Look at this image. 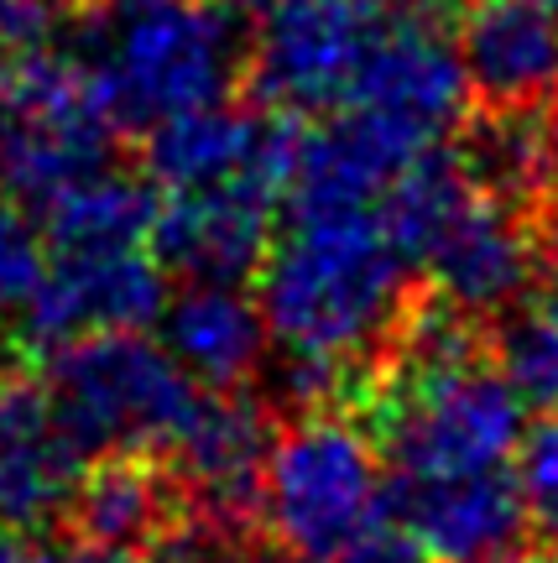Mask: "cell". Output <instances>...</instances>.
Here are the masks:
<instances>
[{
  "mask_svg": "<svg viewBox=\"0 0 558 563\" xmlns=\"http://www.w3.org/2000/svg\"><path fill=\"white\" fill-rule=\"evenodd\" d=\"M26 563H146V553H131V548H105L89 543V538H58V543L26 553Z\"/></svg>",
  "mask_w": 558,
  "mask_h": 563,
  "instance_id": "cell-27",
  "label": "cell"
},
{
  "mask_svg": "<svg viewBox=\"0 0 558 563\" xmlns=\"http://www.w3.org/2000/svg\"><path fill=\"white\" fill-rule=\"evenodd\" d=\"M512 481H517V496L527 506V522L558 543V412H543L517 439Z\"/></svg>",
  "mask_w": 558,
  "mask_h": 563,
  "instance_id": "cell-22",
  "label": "cell"
},
{
  "mask_svg": "<svg viewBox=\"0 0 558 563\" xmlns=\"http://www.w3.org/2000/svg\"><path fill=\"white\" fill-rule=\"evenodd\" d=\"M261 319L282 355L339 361L371 371L407 302L418 298L413 262L402 256L376 209L287 214L261 262Z\"/></svg>",
  "mask_w": 558,
  "mask_h": 563,
  "instance_id": "cell-1",
  "label": "cell"
},
{
  "mask_svg": "<svg viewBox=\"0 0 558 563\" xmlns=\"http://www.w3.org/2000/svg\"><path fill=\"white\" fill-rule=\"evenodd\" d=\"M344 104L381 121L392 136H402L418 152L439 146L470 115V79H464L455 37H444L423 16H402L381 26Z\"/></svg>",
  "mask_w": 558,
  "mask_h": 563,
  "instance_id": "cell-11",
  "label": "cell"
},
{
  "mask_svg": "<svg viewBox=\"0 0 558 563\" xmlns=\"http://www.w3.org/2000/svg\"><path fill=\"white\" fill-rule=\"evenodd\" d=\"M220 5H230L236 16H266L272 5H282V0H220Z\"/></svg>",
  "mask_w": 558,
  "mask_h": 563,
  "instance_id": "cell-31",
  "label": "cell"
},
{
  "mask_svg": "<svg viewBox=\"0 0 558 563\" xmlns=\"http://www.w3.org/2000/svg\"><path fill=\"white\" fill-rule=\"evenodd\" d=\"M459 162L496 203L538 224L558 199V100L480 104L459 121Z\"/></svg>",
  "mask_w": 558,
  "mask_h": 563,
  "instance_id": "cell-18",
  "label": "cell"
},
{
  "mask_svg": "<svg viewBox=\"0 0 558 563\" xmlns=\"http://www.w3.org/2000/svg\"><path fill=\"white\" fill-rule=\"evenodd\" d=\"M120 125L79 53L21 47L0 58V194L47 203L116 162Z\"/></svg>",
  "mask_w": 558,
  "mask_h": 563,
  "instance_id": "cell-5",
  "label": "cell"
},
{
  "mask_svg": "<svg viewBox=\"0 0 558 563\" xmlns=\"http://www.w3.org/2000/svg\"><path fill=\"white\" fill-rule=\"evenodd\" d=\"M42 235L53 251L74 245H146L152 220H157V183L120 173L116 162L68 183L63 194L37 203Z\"/></svg>",
  "mask_w": 558,
  "mask_h": 563,
  "instance_id": "cell-20",
  "label": "cell"
},
{
  "mask_svg": "<svg viewBox=\"0 0 558 563\" xmlns=\"http://www.w3.org/2000/svg\"><path fill=\"white\" fill-rule=\"evenodd\" d=\"M183 517L188 506L178 496L173 470L162 464V454H136V449L95 454V464L79 470V485L63 506V522L74 538L131 548V553H152Z\"/></svg>",
  "mask_w": 558,
  "mask_h": 563,
  "instance_id": "cell-17",
  "label": "cell"
},
{
  "mask_svg": "<svg viewBox=\"0 0 558 563\" xmlns=\"http://www.w3.org/2000/svg\"><path fill=\"white\" fill-rule=\"evenodd\" d=\"M392 506L434 563H480L517 548L527 527V506L517 496L512 470L475 475H434V481H392Z\"/></svg>",
  "mask_w": 558,
  "mask_h": 563,
  "instance_id": "cell-15",
  "label": "cell"
},
{
  "mask_svg": "<svg viewBox=\"0 0 558 563\" xmlns=\"http://www.w3.org/2000/svg\"><path fill=\"white\" fill-rule=\"evenodd\" d=\"M335 563H434V553L418 543V532L402 522L392 496H386V506L371 517V527H365Z\"/></svg>",
  "mask_w": 558,
  "mask_h": 563,
  "instance_id": "cell-24",
  "label": "cell"
},
{
  "mask_svg": "<svg viewBox=\"0 0 558 563\" xmlns=\"http://www.w3.org/2000/svg\"><path fill=\"white\" fill-rule=\"evenodd\" d=\"M47 42V0H0V58Z\"/></svg>",
  "mask_w": 558,
  "mask_h": 563,
  "instance_id": "cell-26",
  "label": "cell"
},
{
  "mask_svg": "<svg viewBox=\"0 0 558 563\" xmlns=\"http://www.w3.org/2000/svg\"><path fill=\"white\" fill-rule=\"evenodd\" d=\"M236 548H240L236 538H225V532H215V527L183 517V522L146 553V563H230L236 559Z\"/></svg>",
  "mask_w": 558,
  "mask_h": 563,
  "instance_id": "cell-25",
  "label": "cell"
},
{
  "mask_svg": "<svg viewBox=\"0 0 558 563\" xmlns=\"http://www.w3.org/2000/svg\"><path fill=\"white\" fill-rule=\"evenodd\" d=\"M392 11H407V16H423V11H434V5H444V0H386Z\"/></svg>",
  "mask_w": 558,
  "mask_h": 563,
  "instance_id": "cell-34",
  "label": "cell"
},
{
  "mask_svg": "<svg viewBox=\"0 0 558 563\" xmlns=\"http://www.w3.org/2000/svg\"><path fill=\"white\" fill-rule=\"evenodd\" d=\"M204 386L141 329H110L47 350V397L84 460L136 449L162 454Z\"/></svg>",
  "mask_w": 558,
  "mask_h": 563,
  "instance_id": "cell-6",
  "label": "cell"
},
{
  "mask_svg": "<svg viewBox=\"0 0 558 563\" xmlns=\"http://www.w3.org/2000/svg\"><path fill=\"white\" fill-rule=\"evenodd\" d=\"M491 361L527 407L558 412V302L517 298L491 319Z\"/></svg>",
  "mask_w": 558,
  "mask_h": 563,
  "instance_id": "cell-21",
  "label": "cell"
},
{
  "mask_svg": "<svg viewBox=\"0 0 558 563\" xmlns=\"http://www.w3.org/2000/svg\"><path fill=\"white\" fill-rule=\"evenodd\" d=\"M303 131L282 110H230V104H199L167 115L146 131V178L157 194H188V188H261L287 199L293 162H298Z\"/></svg>",
  "mask_w": 558,
  "mask_h": 563,
  "instance_id": "cell-9",
  "label": "cell"
},
{
  "mask_svg": "<svg viewBox=\"0 0 558 563\" xmlns=\"http://www.w3.org/2000/svg\"><path fill=\"white\" fill-rule=\"evenodd\" d=\"M455 47L480 104L558 100V16L533 0H464Z\"/></svg>",
  "mask_w": 558,
  "mask_h": 563,
  "instance_id": "cell-16",
  "label": "cell"
},
{
  "mask_svg": "<svg viewBox=\"0 0 558 563\" xmlns=\"http://www.w3.org/2000/svg\"><path fill=\"white\" fill-rule=\"evenodd\" d=\"M277 209V194L240 188V183L162 194L146 245L162 272H178L183 282H245L256 277L272 251Z\"/></svg>",
  "mask_w": 558,
  "mask_h": 563,
  "instance_id": "cell-12",
  "label": "cell"
},
{
  "mask_svg": "<svg viewBox=\"0 0 558 563\" xmlns=\"http://www.w3.org/2000/svg\"><path fill=\"white\" fill-rule=\"evenodd\" d=\"M538 235H543V245H558V199L543 209V220H538Z\"/></svg>",
  "mask_w": 558,
  "mask_h": 563,
  "instance_id": "cell-32",
  "label": "cell"
},
{
  "mask_svg": "<svg viewBox=\"0 0 558 563\" xmlns=\"http://www.w3.org/2000/svg\"><path fill=\"white\" fill-rule=\"evenodd\" d=\"M0 563H26V553H21L17 538H11V527H0Z\"/></svg>",
  "mask_w": 558,
  "mask_h": 563,
  "instance_id": "cell-33",
  "label": "cell"
},
{
  "mask_svg": "<svg viewBox=\"0 0 558 563\" xmlns=\"http://www.w3.org/2000/svg\"><path fill=\"white\" fill-rule=\"evenodd\" d=\"M167 287L162 262L146 245H74L42 262L37 287L21 302V344L58 350V344L110 334V329H146L157 323Z\"/></svg>",
  "mask_w": 558,
  "mask_h": 563,
  "instance_id": "cell-10",
  "label": "cell"
},
{
  "mask_svg": "<svg viewBox=\"0 0 558 563\" xmlns=\"http://www.w3.org/2000/svg\"><path fill=\"white\" fill-rule=\"evenodd\" d=\"M277 439V412L236 386V391H199L194 412L183 418L162 464L173 470L188 517L245 543L261 527V475Z\"/></svg>",
  "mask_w": 558,
  "mask_h": 563,
  "instance_id": "cell-8",
  "label": "cell"
},
{
  "mask_svg": "<svg viewBox=\"0 0 558 563\" xmlns=\"http://www.w3.org/2000/svg\"><path fill=\"white\" fill-rule=\"evenodd\" d=\"M480 563H558V548H506V553H491V559Z\"/></svg>",
  "mask_w": 558,
  "mask_h": 563,
  "instance_id": "cell-29",
  "label": "cell"
},
{
  "mask_svg": "<svg viewBox=\"0 0 558 563\" xmlns=\"http://www.w3.org/2000/svg\"><path fill=\"white\" fill-rule=\"evenodd\" d=\"M543 266V235L538 224L496 203L485 188L475 194V203L449 224L434 251H428V287L449 298L455 308L475 313V319H496L501 308H512L517 298L533 292Z\"/></svg>",
  "mask_w": 558,
  "mask_h": 563,
  "instance_id": "cell-13",
  "label": "cell"
},
{
  "mask_svg": "<svg viewBox=\"0 0 558 563\" xmlns=\"http://www.w3.org/2000/svg\"><path fill=\"white\" fill-rule=\"evenodd\" d=\"M162 350L204 386V391H236L251 386L266 355V319L261 302L240 292V282H188L178 298L157 313Z\"/></svg>",
  "mask_w": 558,
  "mask_h": 563,
  "instance_id": "cell-19",
  "label": "cell"
},
{
  "mask_svg": "<svg viewBox=\"0 0 558 563\" xmlns=\"http://www.w3.org/2000/svg\"><path fill=\"white\" fill-rule=\"evenodd\" d=\"M533 5H543V11H554L558 16V0H533Z\"/></svg>",
  "mask_w": 558,
  "mask_h": 563,
  "instance_id": "cell-35",
  "label": "cell"
},
{
  "mask_svg": "<svg viewBox=\"0 0 558 563\" xmlns=\"http://www.w3.org/2000/svg\"><path fill=\"white\" fill-rule=\"evenodd\" d=\"M386 0H282L261 16L245 53L251 95L282 115H324L350 100L360 63L381 32Z\"/></svg>",
  "mask_w": 558,
  "mask_h": 563,
  "instance_id": "cell-7",
  "label": "cell"
},
{
  "mask_svg": "<svg viewBox=\"0 0 558 563\" xmlns=\"http://www.w3.org/2000/svg\"><path fill=\"white\" fill-rule=\"evenodd\" d=\"M42 230L26 220L17 199L0 194V313L26 302V292L42 277Z\"/></svg>",
  "mask_w": 558,
  "mask_h": 563,
  "instance_id": "cell-23",
  "label": "cell"
},
{
  "mask_svg": "<svg viewBox=\"0 0 558 563\" xmlns=\"http://www.w3.org/2000/svg\"><path fill=\"white\" fill-rule=\"evenodd\" d=\"M84 464L89 460L68 439L47 382L0 365V527H42L63 517Z\"/></svg>",
  "mask_w": 558,
  "mask_h": 563,
  "instance_id": "cell-14",
  "label": "cell"
},
{
  "mask_svg": "<svg viewBox=\"0 0 558 563\" xmlns=\"http://www.w3.org/2000/svg\"><path fill=\"white\" fill-rule=\"evenodd\" d=\"M355 418L392 464V481L506 470L522 439V397L506 386L491 350L449 365L371 361Z\"/></svg>",
  "mask_w": 558,
  "mask_h": 563,
  "instance_id": "cell-3",
  "label": "cell"
},
{
  "mask_svg": "<svg viewBox=\"0 0 558 563\" xmlns=\"http://www.w3.org/2000/svg\"><path fill=\"white\" fill-rule=\"evenodd\" d=\"M386 506L381 449L355 412H287L261 475V527L293 553L335 563Z\"/></svg>",
  "mask_w": 558,
  "mask_h": 563,
  "instance_id": "cell-4",
  "label": "cell"
},
{
  "mask_svg": "<svg viewBox=\"0 0 558 563\" xmlns=\"http://www.w3.org/2000/svg\"><path fill=\"white\" fill-rule=\"evenodd\" d=\"M538 292L543 298H554L558 302V245H543V266H538Z\"/></svg>",
  "mask_w": 558,
  "mask_h": 563,
  "instance_id": "cell-30",
  "label": "cell"
},
{
  "mask_svg": "<svg viewBox=\"0 0 558 563\" xmlns=\"http://www.w3.org/2000/svg\"><path fill=\"white\" fill-rule=\"evenodd\" d=\"M230 563H329V559H314V553H293V548H282V543H272V538H266L261 548H245V543H240Z\"/></svg>",
  "mask_w": 558,
  "mask_h": 563,
  "instance_id": "cell-28",
  "label": "cell"
},
{
  "mask_svg": "<svg viewBox=\"0 0 558 563\" xmlns=\"http://www.w3.org/2000/svg\"><path fill=\"white\" fill-rule=\"evenodd\" d=\"M74 53L120 131L220 104L245 74L240 16L220 0H84Z\"/></svg>",
  "mask_w": 558,
  "mask_h": 563,
  "instance_id": "cell-2",
  "label": "cell"
}]
</instances>
